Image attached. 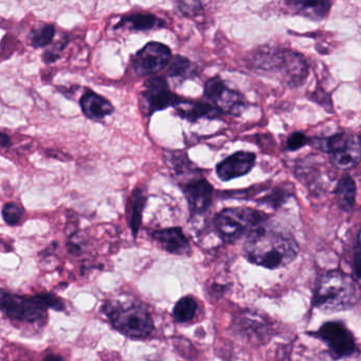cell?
Listing matches in <instances>:
<instances>
[{"label":"cell","instance_id":"6da1fadb","mask_svg":"<svg viewBox=\"0 0 361 361\" xmlns=\"http://www.w3.org/2000/svg\"><path fill=\"white\" fill-rule=\"evenodd\" d=\"M299 245L290 233L263 224L247 235L244 255L249 262L268 269H281L296 260Z\"/></svg>","mask_w":361,"mask_h":361},{"label":"cell","instance_id":"7a4b0ae2","mask_svg":"<svg viewBox=\"0 0 361 361\" xmlns=\"http://www.w3.org/2000/svg\"><path fill=\"white\" fill-rule=\"evenodd\" d=\"M250 67L259 73L277 76L290 88L302 86L309 74L307 59L292 49L282 47L256 49L250 57Z\"/></svg>","mask_w":361,"mask_h":361},{"label":"cell","instance_id":"3957f363","mask_svg":"<svg viewBox=\"0 0 361 361\" xmlns=\"http://www.w3.org/2000/svg\"><path fill=\"white\" fill-rule=\"evenodd\" d=\"M360 299L357 284L351 276L341 271H326L316 284L313 305L328 312L351 309Z\"/></svg>","mask_w":361,"mask_h":361},{"label":"cell","instance_id":"277c9868","mask_svg":"<svg viewBox=\"0 0 361 361\" xmlns=\"http://www.w3.org/2000/svg\"><path fill=\"white\" fill-rule=\"evenodd\" d=\"M267 219L268 216L265 212L254 208H226L216 214L214 227L223 241L235 242L262 226Z\"/></svg>","mask_w":361,"mask_h":361},{"label":"cell","instance_id":"5b68a950","mask_svg":"<svg viewBox=\"0 0 361 361\" xmlns=\"http://www.w3.org/2000/svg\"><path fill=\"white\" fill-rule=\"evenodd\" d=\"M105 313L112 326L129 338H146L154 330L152 317L142 305H110V310Z\"/></svg>","mask_w":361,"mask_h":361},{"label":"cell","instance_id":"8992f818","mask_svg":"<svg viewBox=\"0 0 361 361\" xmlns=\"http://www.w3.org/2000/svg\"><path fill=\"white\" fill-rule=\"evenodd\" d=\"M312 145L331 157L333 164L341 169H355L360 163V141L357 135L341 133L311 141Z\"/></svg>","mask_w":361,"mask_h":361},{"label":"cell","instance_id":"52a82bcc","mask_svg":"<svg viewBox=\"0 0 361 361\" xmlns=\"http://www.w3.org/2000/svg\"><path fill=\"white\" fill-rule=\"evenodd\" d=\"M0 311L12 320L35 322L44 318L47 307L38 295L19 296L0 288Z\"/></svg>","mask_w":361,"mask_h":361},{"label":"cell","instance_id":"ba28073f","mask_svg":"<svg viewBox=\"0 0 361 361\" xmlns=\"http://www.w3.org/2000/svg\"><path fill=\"white\" fill-rule=\"evenodd\" d=\"M205 97L222 114L239 116L247 108L245 97L237 91L228 88L224 80L218 76L210 78L206 82Z\"/></svg>","mask_w":361,"mask_h":361},{"label":"cell","instance_id":"9c48e42d","mask_svg":"<svg viewBox=\"0 0 361 361\" xmlns=\"http://www.w3.org/2000/svg\"><path fill=\"white\" fill-rule=\"evenodd\" d=\"M141 97L143 111L148 116L167 108L175 107L182 101V97L170 90L167 80L160 76H153L146 80Z\"/></svg>","mask_w":361,"mask_h":361},{"label":"cell","instance_id":"30bf717a","mask_svg":"<svg viewBox=\"0 0 361 361\" xmlns=\"http://www.w3.org/2000/svg\"><path fill=\"white\" fill-rule=\"evenodd\" d=\"M172 51L167 44L152 42L143 47L133 59L134 71L138 76L154 75L167 67Z\"/></svg>","mask_w":361,"mask_h":361},{"label":"cell","instance_id":"8fae6325","mask_svg":"<svg viewBox=\"0 0 361 361\" xmlns=\"http://www.w3.org/2000/svg\"><path fill=\"white\" fill-rule=\"evenodd\" d=\"M318 336L330 348L335 360L349 357L356 351L355 338L343 322H328L318 331Z\"/></svg>","mask_w":361,"mask_h":361},{"label":"cell","instance_id":"7c38bea8","mask_svg":"<svg viewBox=\"0 0 361 361\" xmlns=\"http://www.w3.org/2000/svg\"><path fill=\"white\" fill-rule=\"evenodd\" d=\"M256 157L252 152H237L218 163L216 175L223 182L248 175L256 164Z\"/></svg>","mask_w":361,"mask_h":361},{"label":"cell","instance_id":"4fadbf2b","mask_svg":"<svg viewBox=\"0 0 361 361\" xmlns=\"http://www.w3.org/2000/svg\"><path fill=\"white\" fill-rule=\"evenodd\" d=\"M186 195L192 216L203 214L209 209L213 199V187L207 180H192L184 186Z\"/></svg>","mask_w":361,"mask_h":361},{"label":"cell","instance_id":"5bb4252c","mask_svg":"<svg viewBox=\"0 0 361 361\" xmlns=\"http://www.w3.org/2000/svg\"><path fill=\"white\" fill-rule=\"evenodd\" d=\"M153 238L160 244L163 250L178 256H189L192 252L190 242L180 227L159 229L152 233Z\"/></svg>","mask_w":361,"mask_h":361},{"label":"cell","instance_id":"9a60e30c","mask_svg":"<svg viewBox=\"0 0 361 361\" xmlns=\"http://www.w3.org/2000/svg\"><path fill=\"white\" fill-rule=\"evenodd\" d=\"M296 14L311 20H324L330 14L332 0H284Z\"/></svg>","mask_w":361,"mask_h":361},{"label":"cell","instance_id":"2e32d148","mask_svg":"<svg viewBox=\"0 0 361 361\" xmlns=\"http://www.w3.org/2000/svg\"><path fill=\"white\" fill-rule=\"evenodd\" d=\"M83 114L90 120L100 121L114 114V108L108 99L93 91H87L80 99Z\"/></svg>","mask_w":361,"mask_h":361},{"label":"cell","instance_id":"e0dca14e","mask_svg":"<svg viewBox=\"0 0 361 361\" xmlns=\"http://www.w3.org/2000/svg\"><path fill=\"white\" fill-rule=\"evenodd\" d=\"M174 108L178 116L191 123L197 122L201 118H218L222 114V111L214 107L212 104L196 103V102L184 101V99Z\"/></svg>","mask_w":361,"mask_h":361},{"label":"cell","instance_id":"ac0fdd59","mask_svg":"<svg viewBox=\"0 0 361 361\" xmlns=\"http://www.w3.org/2000/svg\"><path fill=\"white\" fill-rule=\"evenodd\" d=\"M165 25V20L155 16V15L137 13V14L123 17L120 23L116 25V27L117 29L118 27H127L131 31L146 32L155 29V27H162Z\"/></svg>","mask_w":361,"mask_h":361},{"label":"cell","instance_id":"d6986e66","mask_svg":"<svg viewBox=\"0 0 361 361\" xmlns=\"http://www.w3.org/2000/svg\"><path fill=\"white\" fill-rule=\"evenodd\" d=\"M357 187L355 180L349 175H345L337 184L335 195L337 203L343 212H350L354 209L356 203Z\"/></svg>","mask_w":361,"mask_h":361},{"label":"cell","instance_id":"ffe728a7","mask_svg":"<svg viewBox=\"0 0 361 361\" xmlns=\"http://www.w3.org/2000/svg\"><path fill=\"white\" fill-rule=\"evenodd\" d=\"M146 197H144L143 191L140 188H136L129 201V222L131 233L134 237H137L138 231L142 222V214H143L144 205H146Z\"/></svg>","mask_w":361,"mask_h":361},{"label":"cell","instance_id":"44dd1931","mask_svg":"<svg viewBox=\"0 0 361 361\" xmlns=\"http://www.w3.org/2000/svg\"><path fill=\"white\" fill-rule=\"evenodd\" d=\"M197 311V303L192 297L187 296L180 299L173 310V315L178 322H188L194 318Z\"/></svg>","mask_w":361,"mask_h":361},{"label":"cell","instance_id":"7402d4cb","mask_svg":"<svg viewBox=\"0 0 361 361\" xmlns=\"http://www.w3.org/2000/svg\"><path fill=\"white\" fill-rule=\"evenodd\" d=\"M167 68V76L170 78H186L191 73L192 63L190 59L182 55L172 56Z\"/></svg>","mask_w":361,"mask_h":361},{"label":"cell","instance_id":"603a6c76","mask_svg":"<svg viewBox=\"0 0 361 361\" xmlns=\"http://www.w3.org/2000/svg\"><path fill=\"white\" fill-rule=\"evenodd\" d=\"M175 8L182 16L192 18L203 13V4L201 0H176Z\"/></svg>","mask_w":361,"mask_h":361},{"label":"cell","instance_id":"cb8c5ba5","mask_svg":"<svg viewBox=\"0 0 361 361\" xmlns=\"http://www.w3.org/2000/svg\"><path fill=\"white\" fill-rule=\"evenodd\" d=\"M1 214L6 224L11 225V226H15V225H18L19 223L21 222V220H23L25 210H23V208L21 207V205H19V204L11 202V203H6V205L4 206Z\"/></svg>","mask_w":361,"mask_h":361},{"label":"cell","instance_id":"d4e9b609","mask_svg":"<svg viewBox=\"0 0 361 361\" xmlns=\"http://www.w3.org/2000/svg\"><path fill=\"white\" fill-rule=\"evenodd\" d=\"M288 197H290V193L288 192V189L276 188L268 195L263 197L259 203L265 204L269 207L277 209L285 203Z\"/></svg>","mask_w":361,"mask_h":361},{"label":"cell","instance_id":"484cf974","mask_svg":"<svg viewBox=\"0 0 361 361\" xmlns=\"http://www.w3.org/2000/svg\"><path fill=\"white\" fill-rule=\"evenodd\" d=\"M53 36H54L53 25H44V27H40L34 32L33 35H32V44L36 48H42V47L50 44L51 40L53 39Z\"/></svg>","mask_w":361,"mask_h":361},{"label":"cell","instance_id":"4316f807","mask_svg":"<svg viewBox=\"0 0 361 361\" xmlns=\"http://www.w3.org/2000/svg\"><path fill=\"white\" fill-rule=\"evenodd\" d=\"M309 142V139H307V137L304 133H292V135H290V137H288V141H286V150H288V152H297V150L304 147Z\"/></svg>","mask_w":361,"mask_h":361},{"label":"cell","instance_id":"83f0119b","mask_svg":"<svg viewBox=\"0 0 361 361\" xmlns=\"http://www.w3.org/2000/svg\"><path fill=\"white\" fill-rule=\"evenodd\" d=\"M38 296H40V300L42 301L47 309H52L57 312L65 310V305H64L63 300H61L55 295L44 293V294H38Z\"/></svg>","mask_w":361,"mask_h":361},{"label":"cell","instance_id":"f1b7e54d","mask_svg":"<svg viewBox=\"0 0 361 361\" xmlns=\"http://www.w3.org/2000/svg\"><path fill=\"white\" fill-rule=\"evenodd\" d=\"M360 233L357 231L355 242V255H354L353 265H354V275L356 279L360 280Z\"/></svg>","mask_w":361,"mask_h":361},{"label":"cell","instance_id":"f546056e","mask_svg":"<svg viewBox=\"0 0 361 361\" xmlns=\"http://www.w3.org/2000/svg\"><path fill=\"white\" fill-rule=\"evenodd\" d=\"M11 145V139L6 133L0 131V147H8Z\"/></svg>","mask_w":361,"mask_h":361},{"label":"cell","instance_id":"4dcf8cb0","mask_svg":"<svg viewBox=\"0 0 361 361\" xmlns=\"http://www.w3.org/2000/svg\"><path fill=\"white\" fill-rule=\"evenodd\" d=\"M42 361H63V360L57 355H48Z\"/></svg>","mask_w":361,"mask_h":361}]
</instances>
